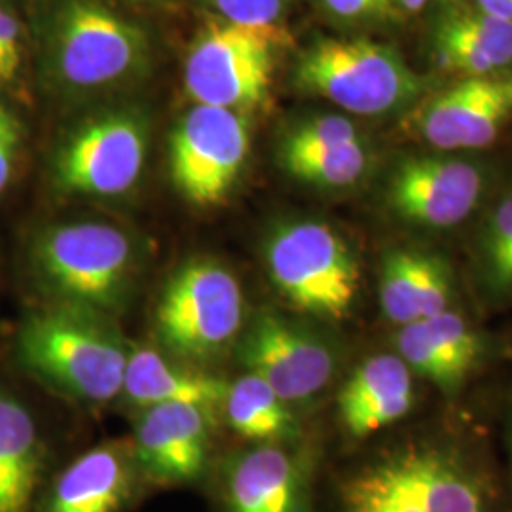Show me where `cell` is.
<instances>
[{
	"instance_id": "obj_1",
	"label": "cell",
	"mask_w": 512,
	"mask_h": 512,
	"mask_svg": "<svg viewBox=\"0 0 512 512\" xmlns=\"http://www.w3.org/2000/svg\"><path fill=\"white\" fill-rule=\"evenodd\" d=\"M16 349L29 374L73 401L105 404L122 395L129 349L103 313L69 304L35 311Z\"/></svg>"
},
{
	"instance_id": "obj_2",
	"label": "cell",
	"mask_w": 512,
	"mask_h": 512,
	"mask_svg": "<svg viewBox=\"0 0 512 512\" xmlns=\"http://www.w3.org/2000/svg\"><path fill=\"white\" fill-rule=\"evenodd\" d=\"M48 55L55 78L74 92L120 86L147 69L141 27L99 0H61L50 19Z\"/></svg>"
},
{
	"instance_id": "obj_3",
	"label": "cell",
	"mask_w": 512,
	"mask_h": 512,
	"mask_svg": "<svg viewBox=\"0 0 512 512\" xmlns=\"http://www.w3.org/2000/svg\"><path fill=\"white\" fill-rule=\"evenodd\" d=\"M42 283L61 300L84 310H118L135 279V249L126 232L103 222L63 224L38 241Z\"/></svg>"
},
{
	"instance_id": "obj_4",
	"label": "cell",
	"mask_w": 512,
	"mask_h": 512,
	"mask_svg": "<svg viewBox=\"0 0 512 512\" xmlns=\"http://www.w3.org/2000/svg\"><path fill=\"white\" fill-rule=\"evenodd\" d=\"M296 86L361 116L403 109L423 90L393 46L365 38L317 40L296 65Z\"/></svg>"
},
{
	"instance_id": "obj_5",
	"label": "cell",
	"mask_w": 512,
	"mask_h": 512,
	"mask_svg": "<svg viewBox=\"0 0 512 512\" xmlns=\"http://www.w3.org/2000/svg\"><path fill=\"white\" fill-rule=\"evenodd\" d=\"M346 512H488L486 497L461 463L437 448H406L353 476Z\"/></svg>"
},
{
	"instance_id": "obj_6",
	"label": "cell",
	"mask_w": 512,
	"mask_h": 512,
	"mask_svg": "<svg viewBox=\"0 0 512 512\" xmlns=\"http://www.w3.org/2000/svg\"><path fill=\"white\" fill-rule=\"evenodd\" d=\"M275 289L296 310L344 319L359 291V266L348 243L329 224L296 220L279 226L266 245Z\"/></svg>"
},
{
	"instance_id": "obj_7",
	"label": "cell",
	"mask_w": 512,
	"mask_h": 512,
	"mask_svg": "<svg viewBox=\"0 0 512 512\" xmlns=\"http://www.w3.org/2000/svg\"><path fill=\"white\" fill-rule=\"evenodd\" d=\"M243 317L238 277L215 260H192L165 285L154 321L169 353L205 361L234 342Z\"/></svg>"
},
{
	"instance_id": "obj_8",
	"label": "cell",
	"mask_w": 512,
	"mask_h": 512,
	"mask_svg": "<svg viewBox=\"0 0 512 512\" xmlns=\"http://www.w3.org/2000/svg\"><path fill=\"white\" fill-rule=\"evenodd\" d=\"M287 38L268 31L215 21L196 37L186 63L184 88L200 105L243 110L260 105L272 88L275 50Z\"/></svg>"
},
{
	"instance_id": "obj_9",
	"label": "cell",
	"mask_w": 512,
	"mask_h": 512,
	"mask_svg": "<svg viewBox=\"0 0 512 512\" xmlns=\"http://www.w3.org/2000/svg\"><path fill=\"white\" fill-rule=\"evenodd\" d=\"M147 118L110 110L71 133L55 158V179L69 194L120 196L133 188L147 162Z\"/></svg>"
},
{
	"instance_id": "obj_10",
	"label": "cell",
	"mask_w": 512,
	"mask_h": 512,
	"mask_svg": "<svg viewBox=\"0 0 512 512\" xmlns=\"http://www.w3.org/2000/svg\"><path fill=\"white\" fill-rule=\"evenodd\" d=\"M249 148V124L241 110L196 103L171 137V179L188 202H222L236 183Z\"/></svg>"
},
{
	"instance_id": "obj_11",
	"label": "cell",
	"mask_w": 512,
	"mask_h": 512,
	"mask_svg": "<svg viewBox=\"0 0 512 512\" xmlns=\"http://www.w3.org/2000/svg\"><path fill=\"white\" fill-rule=\"evenodd\" d=\"M239 359L289 404L317 397L336 370L329 344L272 311L260 313L243 334Z\"/></svg>"
},
{
	"instance_id": "obj_12",
	"label": "cell",
	"mask_w": 512,
	"mask_h": 512,
	"mask_svg": "<svg viewBox=\"0 0 512 512\" xmlns=\"http://www.w3.org/2000/svg\"><path fill=\"white\" fill-rule=\"evenodd\" d=\"M484 192L478 165L442 156H406L389 175L387 203L401 219L450 228L467 219Z\"/></svg>"
},
{
	"instance_id": "obj_13",
	"label": "cell",
	"mask_w": 512,
	"mask_h": 512,
	"mask_svg": "<svg viewBox=\"0 0 512 512\" xmlns=\"http://www.w3.org/2000/svg\"><path fill=\"white\" fill-rule=\"evenodd\" d=\"M512 116V73L465 76L423 103L412 126L440 150L488 147Z\"/></svg>"
},
{
	"instance_id": "obj_14",
	"label": "cell",
	"mask_w": 512,
	"mask_h": 512,
	"mask_svg": "<svg viewBox=\"0 0 512 512\" xmlns=\"http://www.w3.org/2000/svg\"><path fill=\"white\" fill-rule=\"evenodd\" d=\"M143 475L160 484L194 482L211 452V410L194 404L143 408L131 439Z\"/></svg>"
},
{
	"instance_id": "obj_15",
	"label": "cell",
	"mask_w": 512,
	"mask_h": 512,
	"mask_svg": "<svg viewBox=\"0 0 512 512\" xmlns=\"http://www.w3.org/2000/svg\"><path fill=\"white\" fill-rule=\"evenodd\" d=\"M139 473L131 442L97 444L59 473L33 512L124 511Z\"/></svg>"
},
{
	"instance_id": "obj_16",
	"label": "cell",
	"mask_w": 512,
	"mask_h": 512,
	"mask_svg": "<svg viewBox=\"0 0 512 512\" xmlns=\"http://www.w3.org/2000/svg\"><path fill=\"white\" fill-rule=\"evenodd\" d=\"M222 495L228 512H306L308 478L281 442H258L228 461Z\"/></svg>"
},
{
	"instance_id": "obj_17",
	"label": "cell",
	"mask_w": 512,
	"mask_h": 512,
	"mask_svg": "<svg viewBox=\"0 0 512 512\" xmlns=\"http://www.w3.org/2000/svg\"><path fill=\"white\" fill-rule=\"evenodd\" d=\"M414 404L412 370L399 355H374L357 366L338 393V414L353 439L393 425Z\"/></svg>"
},
{
	"instance_id": "obj_18",
	"label": "cell",
	"mask_w": 512,
	"mask_h": 512,
	"mask_svg": "<svg viewBox=\"0 0 512 512\" xmlns=\"http://www.w3.org/2000/svg\"><path fill=\"white\" fill-rule=\"evenodd\" d=\"M452 275L440 256L395 249L387 253L380 275V304L397 325H408L448 310Z\"/></svg>"
},
{
	"instance_id": "obj_19",
	"label": "cell",
	"mask_w": 512,
	"mask_h": 512,
	"mask_svg": "<svg viewBox=\"0 0 512 512\" xmlns=\"http://www.w3.org/2000/svg\"><path fill=\"white\" fill-rule=\"evenodd\" d=\"M44 473L37 420L12 393L0 391V512H33Z\"/></svg>"
},
{
	"instance_id": "obj_20",
	"label": "cell",
	"mask_w": 512,
	"mask_h": 512,
	"mask_svg": "<svg viewBox=\"0 0 512 512\" xmlns=\"http://www.w3.org/2000/svg\"><path fill=\"white\" fill-rule=\"evenodd\" d=\"M226 391L228 382L169 361L160 351H129L122 395L141 410L156 404H194L213 412L222 406Z\"/></svg>"
},
{
	"instance_id": "obj_21",
	"label": "cell",
	"mask_w": 512,
	"mask_h": 512,
	"mask_svg": "<svg viewBox=\"0 0 512 512\" xmlns=\"http://www.w3.org/2000/svg\"><path fill=\"white\" fill-rule=\"evenodd\" d=\"M433 48L440 67L463 78L499 73L512 65V23L480 10H454L439 19Z\"/></svg>"
},
{
	"instance_id": "obj_22",
	"label": "cell",
	"mask_w": 512,
	"mask_h": 512,
	"mask_svg": "<svg viewBox=\"0 0 512 512\" xmlns=\"http://www.w3.org/2000/svg\"><path fill=\"white\" fill-rule=\"evenodd\" d=\"M228 425L243 439L253 442H283L298 437V420L270 385L247 372L228 384L222 401Z\"/></svg>"
},
{
	"instance_id": "obj_23",
	"label": "cell",
	"mask_w": 512,
	"mask_h": 512,
	"mask_svg": "<svg viewBox=\"0 0 512 512\" xmlns=\"http://www.w3.org/2000/svg\"><path fill=\"white\" fill-rule=\"evenodd\" d=\"M279 160L287 173L302 183L323 188H344L357 183L365 175L368 152L365 141H361L319 152L279 156Z\"/></svg>"
},
{
	"instance_id": "obj_24",
	"label": "cell",
	"mask_w": 512,
	"mask_h": 512,
	"mask_svg": "<svg viewBox=\"0 0 512 512\" xmlns=\"http://www.w3.org/2000/svg\"><path fill=\"white\" fill-rule=\"evenodd\" d=\"M397 349L399 357L412 372L420 374L421 378L437 385L448 395L458 393L465 382V376L440 351L421 321L401 327L397 334Z\"/></svg>"
},
{
	"instance_id": "obj_25",
	"label": "cell",
	"mask_w": 512,
	"mask_h": 512,
	"mask_svg": "<svg viewBox=\"0 0 512 512\" xmlns=\"http://www.w3.org/2000/svg\"><path fill=\"white\" fill-rule=\"evenodd\" d=\"M482 268L495 293L512 291V196L492 211L482 230Z\"/></svg>"
},
{
	"instance_id": "obj_26",
	"label": "cell",
	"mask_w": 512,
	"mask_h": 512,
	"mask_svg": "<svg viewBox=\"0 0 512 512\" xmlns=\"http://www.w3.org/2000/svg\"><path fill=\"white\" fill-rule=\"evenodd\" d=\"M363 137L357 126L344 116H319L298 124L281 143L279 156L308 154L329 148L361 143Z\"/></svg>"
},
{
	"instance_id": "obj_27",
	"label": "cell",
	"mask_w": 512,
	"mask_h": 512,
	"mask_svg": "<svg viewBox=\"0 0 512 512\" xmlns=\"http://www.w3.org/2000/svg\"><path fill=\"white\" fill-rule=\"evenodd\" d=\"M440 351L467 378L480 355V340L475 330L456 311L444 310L421 321Z\"/></svg>"
},
{
	"instance_id": "obj_28",
	"label": "cell",
	"mask_w": 512,
	"mask_h": 512,
	"mask_svg": "<svg viewBox=\"0 0 512 512\" xmlns=\"http://www.w3.org/2000/svg\"><path fill=\"white\" fill-rule=\"evenodd\" d=\"M211 4L226 21L285 33L281 21L287 10V0H211Z\"/></svg>"
},
{
	"instance_id": "obj_29",
	"label": "cell",
	"mask_w": 512,
	"mask_h": 512,
	"mask_svg": "<svg viewBox=\"0 0 512 512\" xmlns=\"http://www.w3.org/2000/svg\"><path fill=\"white\" fill-rule=\"evenodd\" d=\"M21 65V35L18 19L0 6V82L16 78Z\"/></svg>"
},
{
	"instance_id": "obj_30",
	"label": "cell",
	"mask_w": 512,
	"mask_h": 512,
	"mask_svg": "<svg viewBox=\"0 0 512 512\" xmlns=\"http://www.w3.org/2000/svg\"><path fill=\"white\" fill-rule=\"evenodd\" d=\"M19 147V124L14 114L0 103V192L12 179Z\"/></svg>"
},
{
	"instance_id": "obj_31",
	"label": "cell",
	"mask_w": 512,
	"mask_h": 512,
	"mask_svg": "<svg viewBox=\"0 0 512 512\" xmlns=\"http://www.w3.org/2000/svg\"><path fill=\"white\" fill-rule=\"evenodd\" d=\"M323 4L338 18L365 19L385 14L393 0H323Z\"/></svg>"
},
{
	"instance_id": "obj_32",
	"label": "cell",
	"mask_w": 512,
	"mask_h": 512,
	"mask_svg": "<svg viewBox=\"0 0 512 512\" xmlns=\"http://www.w3.org/2000/svg\"><path fill=\"white\" fill-rule=\"evenodd\" d=\"M475 2L476 10L492 18L512 23V0H475Z\"/></svg>"
},
{
	"instance_id": "obj_33",
	"label": "cell",
	"mask_w": 512,
	"mask_h": 512,
	"mask_svg": "<svg viewBox=\"0 0 512 512\" xmlns=\"http://www.w3.org/2000/svg\"><path fill=\"white\" fill-rule=\"evenodd\" d=\"M427 2L429 0H393V6L401 8L403 12H408V14H416V12H420L421 8L427 6Z\"/></svg>"
},
{
	"instance_id": "obj_34",
	"label": "cell",
	"mask_w": 512,
	"mask_h": 512,
	"mask_svg": "<svg viewBox=\"0 0 512 512\" xmlns=\"http://www.w3.org/2000/svg\"><path fill=\"white\" fill-rule=\"evenodd\" d=\"M507 440H509V452H511V465H512V414L509 420V433H507Z\"/></svg>"
}]
</instances>
